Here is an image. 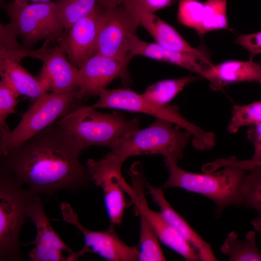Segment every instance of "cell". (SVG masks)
<instances>
[{"mask_svg": "<svg viewBox=\"0 0 261 261\" xmlns=\"http://www.w3.org/2000/svg\"><path fill=\"white\" fill-rule=\"evenodd\" d=\"M84 149L55 122L0 155V169L36 195L51 196L63 189L76 192L92 182L78 159Z\"/></svg>", "mask_w": 261, "mask_h": 261, "instance_id": "cell-1", "label": "cell"}, {"mask_svg": "<svg viewBox=\"0 0 261 261\" xmlns=\"http://www.w3.org/2000/svg\"><path fill=\"white\" fill-rule=\"evenodd\" d=\"M173 123L156 118L147 128L130 133L119 140L111 151L98 160L110 171L121 173V166L130 157L144 154H160L164 160L177 163L192 136L187 130Z\"/></svg>", "mask_w": 261, "mask_h": 261, "instance_id": "cell-2", "label": "cell"}, {"mask_svg": "<svg viewBox=\"0 0 261 261\" xmlns=\"http://www.w3.org/2000/svg\"><path fill=\"white\" fill-rule=\"evenodd\" d=\"M164 161L169 176L161 188H179L207 197L217 205V218L228 206L242 205L241 189L248 170L228 165L218 172L199 174L183 170L173 160Z\"/></svg>", "mask_w": 261, "mask_h": 261, "instance_id": "cell-3", "label": "cell"}, {"mask_svg": "<svg viewBox=\"0 0 261 261\" xmlns=\"http://www.w3.org/2000/svg\"><path fill=\"white\" fill-rule=\"evenodd\" d=\"M57 123L84 148L92 145L111 148L121 138L140 129L138 117L127 119L119 112H98L84 103Z\"/></svg>", "mask_w": 261, "mask_h": 261, "instance_id": "cell-4", "label": "cell"}, {"mask_svg": "<svg viewBox=\"0 0 261 261\" xmlns=\"http://www.w3.org/2000/svg\"><path fill=\"white\" fill-rule=\"evenodd\" d=\"M83 99L77 87L64 92H46L40 96L13 130L0 135V155L19 146L84 103Z\"/></svg>", "mask_w": 261, "mask_h": 261, "instance_id": "cell-5", "label": "cell"}, {"mask_svg": "<svg viewBox=\"0 0 261 261\" xmlns=\"http://www.w3.org/2000/svg\"><path fill=\"white\" fill-rule=\"evenodd\" d=\"M99 96V100L90 106L92 108H114L140 112L170 121L189 131L193 137V146L200 151L211 150L216 144V137L214 133L204 130L188 121L181 115L178 107L175 105L159 104L151 102L142 94L129 88H105L100 92Z\"/></svg>", "mask_w": 261, "mask_h": 261, "instance_id": "cell-6", "label": "cell"}, {"mask_svg": "<svg viewBox=\"0 0 261 261\" xmlns=\"http://www.w3.org/2000/svg\"><path fill=\"white\" fill-rule=\"evenodd\" d=\"M36 195L0 169V261L24 259L19 240L29 203Z\"/></svg>", "mask_w": 261, "mask_h": 261, "instance_id": "cell-7", "label": "cell"}, {"mask_svg": "<svg viewBox=\"0 0 261 261\" xmlns=\"http://www.w3.org/2000/svg\"><path fill=\"white\" fill-rule=\"evenodd\" d=\"M10 20L9 24L21 39L27 49L44 40L59 43L65 29L59 20L54 1L29 3L13 0L2 4Z\"/></svg>", "mask_w": 261, "mask_h": 261, "instance_id": "cell-8", "label": "cell"}, {"mask_svg": "<svg viewBox=\"0 0 261 261\" xmlns=\"http://www.w3.org/2000/svg\"><path fill=\"white\" fill-rule=\"evenodd\" d=\"M138 26L134 13L127 5L102 7L97 53L130 61L132 57L129 50V39L132 35L136 34Z\"/></svg>", "mask_w": 261, "mask_h": 261, "instance_id": "cell-9", "label": "cell"}, {"mask_svg": "<svg viewBox=\"0 0 261 261\" xmlns=\"http://www.w3.org/2000/svg\"><path fill=\"white\" fill-rule=\"evenodd\" d=\"M133 187L126 182L124 188L135 206V213L142 215L147 220L158 238L166 246L186 261L200 260L196 250L177 232L161 213L151 210L148 205L144 191V178L133 168L130 173Z\"/></svg>", "mask_w": 261, "mask_h": 261, "instance_id": "cell-10", "label": "cell"}, {"mask_svg": "<svg viewBox=\"0 0 261 261\" xmlns=\"http://www.w3.org/2000/svg\"><path fill=\"white\" fill-rule=\"evenodd\" d=\"M60 208L63 220L76 227L84 237L85 245L76 252L78 259L91 252L110 261L138 260V246H131L124 243L117 235L115 225L110 223L105 231H91L79 222L76 213L69 203L62 202Z\"/></svg>", "mask_w": 261, "mask_h": 261, "instance_id": "cell-11", "label": "cell"}, {"mask_svg": "<svg viewBox=\"0 0 261 261\" xmlns=\"http://www.w3.org/2000/svg\"><path fill=\"white\" fill-rule=\"evenodd\" d=\"M27 216L34 224L36 235L28 244L34 247L28 254L33 261H75L73 251L52 227L46 216L41 197L35 195L29 203Z\"/></svg>", "mask_w": 261, "mask_h": 261, "instance_id": "cell-12", "label": "cell"}, {"mask_svg": "<svg viewBox=\"0 0 261 261\" xmlns=\"http://www.w3.org/2000/svg\"><path fill=\"white\" fill-rule=\"evenodd\" d=\"M129 61L122 60L96 54L78 69L77 85L81 97L99 96L114 79L129 81L127 67Z\"/></svg>", "mask_w": 261, "mask_h": 261, "instance_id": "cell-13", "label": "cell"}, {"mask_svg": "<svg viewBox=\"0 0 261 261\" xmlns=\"http://www.w3.org/2000/svg\"><path fill=\"white\" fill-rule=\"evenodd\" d=\"M102 8L97 3L90 14L65 31L64 37L59 43L69 61L77 69L97 53Z\"/></svg>", "mask_w": 261, "mask_h": 261, "instance_id": "cell-14", "label": "cell"}, {"mask_svg": "<svg viewBox=\"0 0 261 261\" xmlns=\"http://www.w3.org/2000/svg\"><path fill=\"white\" fill-rule=\"evenodd\" d=\"M49 42L45 40L40 48L27 51V57L43 61L39 79L46 81L50 90L54 92H64L77 88L78 69L69 61L60 45L48 48Z\"/></svg>", "mask_w": 261, "mask_h": 261, "instance_id": "cell-15", "label": "cell"}, {"mask_svg": "<svg viewBox=\"0 0 261 261\" xmlns=\"http://www.w3.org/2000/svg\"><path fill=\"white\" fill-rule=\"evenodd\" d=\"M129 47L132 57L138 55L168 62L180 66L209 79L213 66L205 55L185 53L171 50L157 43L140 40L136 34L129 39Z\"/></svg>", "mask_w": 261, "mask_h": 261, "instance_id": "cell-16", "label": "cell"}, {"mask_svg": "<svg viewBox=\"0 0 261 261\" xmlns=\"http://www.w3.org/2000/svg\"><path fill=\"white\" fill-rule=\"evenodd\" d=\"M86 166L92 182L102 189L105 207L110 223L119 225L128 205L123 187L125 180L121 173L104 169L90 161L86 162Z\"/></svg>", "mask_w": 261, "mask_h": 261, "instance_id": "cell-17", "label": "cell"}, {"mask_svg": "<svg viewBox=\"0 0 261 261\" xmlns=\"http://www.w3.org/2000/svg\"><path fill=\"white\" fill-rule=\"evenodd\" d=\"M124 4L132 11L139 26L146 29L159 45L176 51L205 55L201 50L191 46L174 28L154 13L144 9L135 0H128Z\"/></svg>", "mask_w": 261, "mask_h": 261, "instance_id": "cell-18", "label": "cell"}, {"mask_svg": "<svg viewBox=\"0 0 261 261\" xmlns=\"http://www.w3.org/2000/svg\"><path fill=\"white\" fill-rule=\"evenodd\" d=\"M146 187L153 200L158 205L160 212L177 232L197 251L200 260L217 261L210 244L199 235L190 225L171 206L166 199L162 188L147 184Z\"/></svg>", "mask_w": 261, "mask_h": 261, "instance_id": "cell-19", "label": "cell"}, {"mask_svg": "<svg viewBox=\"0 0 261 261\" xmlns=\"http://www.w3.org/2000/svg\"><path fill=\"white\" fill-rule=\"evenodd\" d=\"M213 90H220L230 83L248 82L261 84V64L248 61H226L213 65L210 78Z\"/></svg>", "mask_w": 261, "mask_h": 261, "instance_id": "cell-20", "label": "cell"}, {"mask_svg": "<svg viewBox=\"0 0 261 261\" xmlns=\"http://www.w3.org/2000/svg\"><path fill=\"white\" fill-rule=\"evenodd\" d=\"M0 73L1 79L6 80L19 95L26 96L34 102L50 90L46 81L34 78L19 64V62L0 59Z\"/></svg>", "mask_w": 261, "mask_h": 261, "instance_id": "cell-21", "label": "cell"}, {"mask_svg": "<svg viewBox=\"0 0 261 261\" xmlns=\"http://www.w3.org/2000/svg\"><path fill=\"white\" fill-rule=\"evenodd\" d=\"M256 233L249 231L244 240L238 239L236 232H230L220 248V252L232 261H261V253L256 244Z\"/></svg>", "mask_w": 261, "mask_h": 261, "instance_id": "cell-22", "label": "cell"}, {"mask_svg": "<svg viewBox=\"0 0 261 261\" xmlns=\"http://www.w3.org/2000/svg\"><path fill=\"white\" fill-rule=\"evenodd\" d=\"M242 206L257 213L251 221L255 231L261 232V165L253 166L246 174L241 189Z\"/></svg>", "mask_w": 261, "mask_h": 261, "instance_id": "cell-23", "label": "cell"}, {"mask_svg": "<svg viewBox=\"0 0 261 261\" xmlns=\"http://www.w3.org/2000/svg\"><path fill=\"white\" fill-rule=\"evenodd\" d=\"M198 79V77L189 76L160 81L149 86L142 95L151 102L167 104L187 85Z\"/></svg>", "mask_w": 261, "mask_h": 261, "instance_id": "cell-24", "label": "cell"}, {"mask_svg": "<svg viewBox=\"0 0 261 261\" xmlns=\"http://www.w3.org/2000/svg\"><path fill=\"white\" fill-rule=\"evenodd\" d=\"M58 17L67 31L95 8L96 0H56Z\"/></svg>", "mask_w": 261, "mask_h": 261, "instance_id": "cell-25", "label": "cell"}, {"mask_svg": "<svg viewBox=\"0 0 261 261\" xmlns=\"http://www.w3.org/2000/svg\"><path fill=\"white\" fill-rule=\"evenodd\" d=\"M139 215L140 216V232L138 261H166V258L158 240V238L152 228L142 215Z\"/></svg>", "mask_w": 261, "mask_h": 261, "instance_id": "cell-26", "label": "cell"}, {"mask_svg": "<svg viewBox=\"0 0 261 261\" xmlns=\"http://www.w3.org/2000/svg\"><path fill=\"white\" fill-rule=\"evenodd\" d=\"M261 123V100L243 105H234L232 116L227 126L231 134L236 133L240 128Z\"/></svg>", "mask_w": 261, "mask_h": 261, "instance_id": "cell-27", "label": "cell"}, {"mask_svg": "<svg viewBox=\"0 0 261 261\" xmlns=\"http://www.w3.org/2000/svg\"><path fill=\"white\" fill-rule=\"evenodd\" d=\"M201 34L219 29H230L227 15L226 0H206Z\"/></svg>", "mask_w": 261, "mask_h": 261, "instance_id": "cell-28", "label": "cell"}, {"mask_svg": "<svg viewBox=\"0 0 261 261\" xmlns=\"http://www.w3.org/2000/svg\"><path fill=\"white\" fill-rule=\"evenodd\" d=\"M177 19L183 25L201 34L204 16V2L198 0H178Z\"/></svg>", "mask_w": 261, "mask_h": 261, "instance_id": "cell-29", "label": "cell"}, {"mask_svg": "<svg viewBox=\"0 0 261 261\" xmlns=\"http://www.w3.org/2000/svg\"><path fill=\"white\" fill-rule=\"evenodd\" d=\"M19 94L4 79L0 82V135L6 131L5 121L7 116L15 112Z\"/></svg>", "mask_w": 261, "mask_h": 261, "instance_id": "cell-30", "label": "cell"}, {"mask_svg": "<svg viewBox=\"0 0 261 261\" xmlns=\"http://www.w3.org/2000/svg\"><path fill=\"white\" fill-rule=\"evenodd\" d=\"M235 43L246 49L250 54L249 59L261 54V31L239 36Z\"/></svg>", "mask_w": 261, "mask_h": 261, "instance_id": "cell-31", "label": "cell"}, {"mask_svg": "<svg viewBox=\"0 0 261 261\" xmlns=\"http://www.w3.org/2000/svg\"><path fill=\"white\" fill-rule=\"evenodd\" d=\"M248 127L246 137L254 147V153L251 160H261V123Z\"/></svg>", "mask_w": 261, "mask_h": 261, "instance_id": "cell-32", "label": "cell"}, {"mask_svg": "<svg viewBox=\"0 0 261 261\" xmlns=\"http://www.w3.org/2000/svg\"><path fill=\"white\" fill-rule=\"evenodd\" d=\"M144 9L150 13L170 5L173 0H135Z\"/></svg>", "mask_w": 261, "mask_h": 261, "instance_id": "cell-33", "label": "cell"}, {"mask_svg": "<svg viewBox=\"0 0 261 261\" xmlns=\"http://www.w3.org/2000/svg\"><path fill=\"white\" fill-rule=\"evenodd\" d=\"M233 164L240 168L248 170L255 165H261V160L257 161L252 160L240 161L236 160L233 162Z\"/></svg>", "mask_w": 261, "mask_h": 261, "instance_id": "cell-34", "label": "cell"}, {"mask_svg": "<svg viewBox=\"0 0 261 261\" xmlns=\"http://www.w3.org/2000/svg\"><path fill=\"white\" fill-rule=\"evenodd\" d=\"M128 0H96L103 8H114L124 4Z\"/></svg>", "mask_w": 261, "mask_h": 261, "instance_id": "cell-35", "label": "cell"}, {"mask_svg": "<svg viewBox=\"0 0 261 261\" xmlns=\"http://www.w3.org/2000/svg\"><path fill=\"white\" fill-rule=\"evenodd\" d=\"M17 1L27 2L29 3H46L52 2L53 0H13Z\"/></svg>", "mask_w": 261, "mask_h": 261, "instance_id": "cell-36", "label": "cell"}]
</instances>
